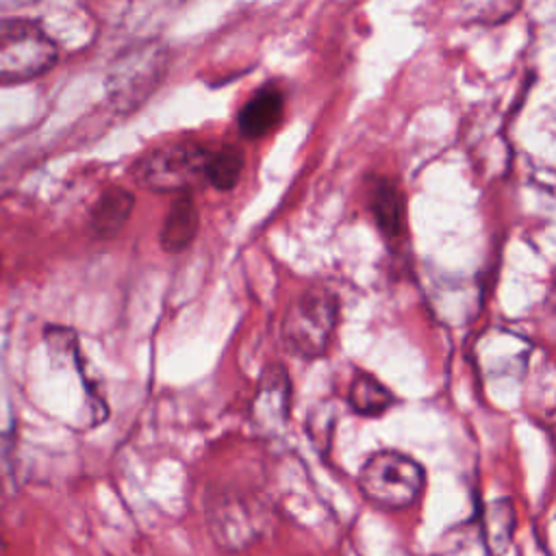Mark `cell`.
<instances>
[{
  "label": "cell",
  "mask_w": 556,
  "mask_h": 556,
  "mask_svg": "<svg viewBox=\"0 0 556 556\" xmlns=\"http://www.w3.org/2000/svg\"><path fill=\"white\" fill-rule=\"evenodd\" d=\"M167 72V48L146 41L122 52L109 67L104 91L115 111L137 109L161 85Z\"/></svg>",
  "instance_id": "cell-4"
},
{
  "label": "cell",
  "mask_w": 556,
  "mask_h": 556,
  "mask_svg": "<svg viewBox=\"0 0 556 556\" xmlns=\"http://www.w3.org/2000/svg\"><path fill=\"white\" fill-rule=\"evenodd\" d=\"M515 506L508 497L484 504L480 515V532L491 556H502L508 549L515 534Z\"/></svg>",
  "instance_id": "cell-12"
},
{
  "label": "cell",
  "mask_w": 556,
  "mask_h": 556,
  "mask_svg": "<svg viewBox=\"0 0 556 556\" xmlns=\"http://www.w3.org/2000/svg\"><path fill=\"white\" fill-rule=\"evenodd\" d=\"M135 195L124 187L104 189L89 211V232L96 239H113L130 219Z\"/></svg>",
  "instance_id": "cell-10"
},
{
  "label": "cell",
  "mask_w": 556,
  "mask_h": 556,
  "mask_svg": "<svg viewBox=\"0 0 556 556\" xmlns=\"http://www.w3.org/2000/svg\"><path fill=\"white\" fill-rule=\"evenodd\" d=\"M198 230H200V213L193 195L189 191L178 193L169 204V211L161 226V235H159L161 248L169 254H178L195 241Z\"/></svg>",
  "instance_id": "cell-8"
},
{
  "label": "cell",
  "mask_w": 556,
  "mask_h": 556,
  "mask_svg": "<svg viewBox=\"0 0 556 556\" xmlns=\"http://www.w3.org/2000/svg\"><path fill=\"white\" fill-rule=\"evenodd\" d=\"M0 269H2V256H0Z\"/></svg>",
  "instance_id": "cell-14"
},
{
  "label": "cell",
  "mask_w": 556,
  "mask_h": 556,
  "mask_svg": "<svg viewBox=\"0 0 556 556\" xmlns=\"http://www.w3.org/2000/svg\"><path fill=\"white\" fill-rule=\"evenodd\" d=\"M285 113V96L278 87H261L239 111V130L245 139H261L271 132Z\"/></svg>",
  "instance_id": "cell-9"
},
{
  "label": "cell",
  "mask_w": 556,
  "mask_h": 556,
  "mask_svg": "<svg viewBox=\"0 0 556 556\" xmlns=\"http://www.w3.org/2000/svg\"><path fill=\"white\" fill-rule=\"evenodd\" d=\"M348 404L361 417H380L395 404V395L374 374L356 371L348 387Z\"/></svg>",
  "instance_id": "cell-11"
},
{
  "label": "cell",
  "mask_w": 556,
  "mask_h": 556,
  "mask_svg": "<svg viewBox=\"0 0 556 556\" xmlns=\"http://www.w3.org/2000/svg\"><path fill=\"white\" fill-rule=\"evenodd\" d=\"M289 413L291 378L280 363H271L263 369L250 404L252 426L261 434H274L289 421Z\"/></svg>",
  "instance_id": "cell-6"
},
{
  "label": "cell",
  "mask_w": 556,
  "mask_h": 556,
  "mask_svg": "<svg viewBox=\"0 0 556 556\" xmlns=\"http://www.w3.org/2000/svg\"><path fill=\"white\" fill-rule=\"evenodd\" d=\"M211 150L193 141H176L152 148L132 167L135 180L156 193H185L206 180Z\"/></svg>",
  "instance_id": "cell-5"
},
{
  "label": "cell",
  "mask_w": 556,
  "mask_h": 556,
  "mask_svg": "<svg viewBox=\"0 0 556 556\" xmlns=\"http://www.w3.org/2000/svg\"><path fill=\"white\" fill-rule=\"evenodd\" d=\"M243 169V154L232 146H224L208 154L206 163V182L219 191H228L237 185Z\"/></svg>",
  "instance_id": "cell-13"
},
{
  "label": "cell",
  "mask_w": 556,
  "mask_h": 556,
  "mask_svg": "<svg viewBox=\"0 0 556 556\" xmlns=\"http://www.w3.org/2000/svg\"><path fill=\"white\" fill-rule=\"evenodd\" d=\"M59 61V46L48 30L26 17H0V85L43 76Z\"/></svg>",
  "instance_id": "cell-3"
},
{
  "label": "cell",
  "mask_w": 556,
  "mask_h": 556,
  "mask_svg": "<svg viewBox=\"0 0 556 556\" xmlns=\"http://www.w3.org/2000/svg\"><path fill=\"white\" fill-rule=\"evenodd\" d=\"M369 213L384 239H402L406 228V206L400 187L384 176L371 178L367 187Z\"/></svg>",
  "instance_id": "cell-7"
},
{
  "label": "cell",
  "mask_w": 556,
  "mask_h": 556,
  "mask_svg": "<svg viewBox=\"0 0 556 556\" xmlns=\"http://www.w3.org/2000/svg\"><path fill=\"white\" fill-rule=\"evenodd\" d=\"M339 326V298L328 287L304 289L285 311L282 343L289 354L304 361L324 358Z\"/></svg>",
  "instance_id": "cell-1"
},
{
  "label": "cell",
  "mask_w": 556,
  "mask_h": 556,
  "mask_svg": "<svg viewBox=\"0 0 556 556\" xmlns=\"http://www.w3.org/2000/svg\"><path fill=\"white\" fill-rule=\"evenodd\" d=\"M356 484L367 502L384 510L410 508L426 486V469L397 450H378L365 458Z\"/></svg>",
  "instance_id": "cell-2"
}]
</instances>
